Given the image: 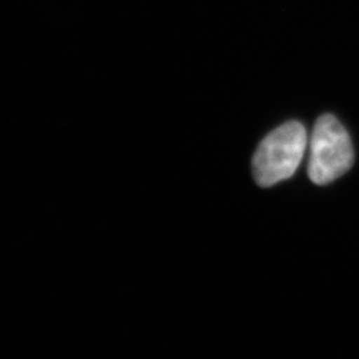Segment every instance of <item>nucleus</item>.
Returning a JSON list of instances; mask_svg holds the SVG:
<instances>
[{
    "label": "nucleus",
    "instance_id": "f03ea898",
    "mask_svg": "<svg viewBox=\"0 0 359 359\" xmlns=\"http://www.w3.org/2000/svg\"><path fill=\"white\" fill-rule=\"evenodd\" d=\"M353 163V144L345 127L335 116H321L310 140V180L317 185H327L346 173Z\"/></svg>",
    "mask_w": 359,
    "mask_h": 359
},
{
    "label": "nucleus",
    "instance_id": "f257e3e1",
    "mask_svg": "<svg viewBox=\"0 0 359 359\" xmlns=\"http://www.w3.org/2000/svg\"><path fill=\"white\" fill-rule=\"evenodd\" d=\"M308 144V133L298 121H287L270 132L253 157V176L262 188L290 179L299 167Z\"/></svg>",
    "mask_w": 359,
    "mask_h": 359
}]
</instances>
